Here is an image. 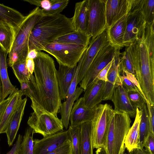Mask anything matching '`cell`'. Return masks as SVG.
<instances>
[{
  "label": "cell",
  "mask_w": 154,
  "mask_h": 154,
  "mask_svg": "<svg viewBox=\"0 0 154 154\" xmlns=\"http://www.w3.org/2000/svg\"><path fill=\"white\" fill-rule=\"evenodd\" d=\"M34 59L37 97L35 103L42 109L57 116L61 103L53 59L41 51Z\"/></svg>",
  "instance_id": "cell-1"
},
{
  "label": "cell",
  "mask_w": 154,
  "mask_h": 154,
  "mask_svg": "<svg viewBox=\"0 0 154 154\" xmlns=\"http://www.w3.org/2000/svg\"><path fill=\"white\" fill-rule=\"evenodd\" d=\"M74 31L72 18L61 14L42 16L30 33L29 51L43 50L57 38Z\"/></svg>",
  "instance_id": "cell-2"
},
{
  "label": "cell",
  "mask_w": 154,
  "mask_h": 154,
  "mask_svg": "<svg viewBox=\"0 0 154 154\" xmlns=\"http://www.w3.org/2000/svg\"><path fill=\"white\" fill-rule=\"evenodd\" d=\"M106 114L109 123L104 149L107 154H120L122 150L125 148L124 141L131 121L128 114L115 111L108 104Z\"/></svg>",
  "instance_id": "cell-3"
},
{
  "label": "cell",
  "mask_w": 154,
  "mask_h": 154,
  "mask_svg": "<svg viewBox=\"0 0 154 154\" xmlns=\"http://www.w3.org/2000/svg\"><path fill=\"white\" fill-rule=\"evenodd\" d=\"M41 9L36 7L32 10L15 31L12 45L8 53V64L12 67L16 62L26 60L29 52L28 41L34 26L42 16Z\"/></svg>",
  "instance_id": "cell-4"
},
{
  "label": "cell",
  "mask_w": 154,
  "mask_h": 154,
  "mask_svg": "<svg viewBox=\"0 0 154 154\" xmlns=\"http://www.w3.org/2000/svg\"><path fill=\"white\" fill-rule=\"evenodd\" d=\"M138 41L140 57L134 63L135 74L146 98L154 106V62L150 59L145 43Z\"/></svg>",
  "instance_id": "cell-5"
},
{
  "label": "cell",
  "mask_w": 154,
  "mask_h": 154,
  "mask_svg": "<svg viewBox=\"0 0 154 154\" xmlns=\"http://www.w3.org/2000/svg\"><path fill=\"white\" fill-rule=\"evenodd\" d=\"M31 106L33 112L31 114L27 124L34 131L43 137L53 135L63 130L60 119L42 109L32 100Z\"/></svg>",
  "instance_id": "cell-6"
},
{
  "label": "cell",
  "mask_w": 154,
  "mask_h": 154,
  "mask_svg": "<svg viewBox=\"0 0 154 154\" xmlns=\"http://www.w3.org/2000/svg\"><path fill=\"white\" fill-rule=\"evenodd\" d=\"M88 46L54 42L43 51L53 56L59 65L72 67L77 65Z\"/></svg>",
  "instance_id": "cell-7"
},
{
  "label": "cell",
  "mask_w": 154,
  "mask_h": 154,
  "mask_svg": "<svg viewBox=\"0 0 154 154\" xmlns=\"http://www.w3.org/2000/svg\"><path fill=\"white\" fill-rule=\"evenodd\" d=\"M121 48L109 42L100 50L79 83L80 87L84 91L96 79L100 72L120 52Z\"/></svg>",
  "instance_id": "cell-8"
},
{
  "label": "cell",
  "mask_w": 154,
  "mask_h": 154,
  "mask_svg": "<svg viewBox=\"0 0 154 154\" xmlns=\"http://www.w3.org/2000/svg\"><path fill=\"white\" fill-rule=\"evenodd\" d=\"M107 103L96 106L94 116L91 122V140L93 149L104 148L109 126L106 114Z\"/></svg>",
  "instance_id": "cell-9"
},
{
  "label": "cell",
  "mask_w": 154,
  "mask_h": 154,
  "mask_svg": "<svg viewBox=\"0 0 154 154\" xmlns=\"http://www.w3.org/2000/svg\"><path fill=\"white\" fill-rule=\"evenodd\" d=\"M106 0H89L87 33L94 38L107 29L105 15Z\"/></svg>",
  "instance_id": "cell-10"
},
{
  "label": "cell",
  "mask_w": 154,
  "mask_h": 154,
  "mask_svg": "<svg viewBox=\"0 0 154 154\" xmlns=\"http://www.w3.org/2000/svg\"><path fill=\"white\" fill-rule=\"evenodd\" d=\"M109 43L106 29L94 38H91L85 52L77 77V85L80 83L100 50Z\"/></svg>",
  "instance_id": "cell-11"
},
{
  "label": "cell",
  "mask_w": 154,
  "mask_h": 154,
  "mask_svg": "<svg viewBox=\"0 0 154 154\" xmlns=\"http://www.w3.org/2000/svg\"><path fill=\"white\" fill-rule=\"evenodd\" d=\"M126 21L123 45L127 47L141 40L146 23L141 12L127 14Z\"/></svg>",
  "instance_id": "cell-12"
},
{
  "label": "cell",
  "mask_w": 154,
  "mask_h": 154,
  "mask_svg": "<svg viewBox=\"0 0 154 154\" xmlns=\"http://www.w3.org/2000/svg\"><path fill=\"white\" fill-rule=\"evenodd\" d=\"M68 139V131H63L34 141V154H47L62 145Z\"/></svg>",
  "instance_id": "cell-13"
},
{
  "label": "cell",
  "mask_w": 154,
  "mask_h": 154,
  "mask_svg": "<svg viewBox=\"0 0 154 154\" xmlns=\"http://www.w3.org/2000/svg\"><path fill=\"white\" fill-rule=\"evenodd\" d=\"M96 106L93 108H90L85 104L83 97L78 99L74 103L70 112L69 118L70 126H77L91 122L94 116Z\"/></svg>",
  "instance_id": "cell-14"
},
{
  "label": "cell",
  "mask_w": 154,
  "mask_h": 154,
  "mask_svg": "<svg viewBox=\"0 0 154 154\" xmlns=\"http://www.w3.org/2000/svg\"><path fill=\"white\" fill-rule=\"evenodd\" d=\"M128 0H106L105 15L107 28L127 14Z\"/></svg>",
  "instance_id": "cell-15"
},
{
  "label": "cell",
  "mask_w": 154,
  "mask_h": 154,
  "mask_svg": "<svg viewBox=\"0 0 154 154\" xmlns=\"http://www.w3.org/2000/svg\"><path fill=\"white\" fill-rule=\"evenodd\" d=\"M111 100L114 104V111L126 112L131 118L135 117L136 109L131 105L127 92L122 85L115 88Z\"/></svg>",
  "instance_id": "cell-16"
},
{
  "label": "cell",
  "mask_w": 154,
  "mask_h": 154,
  "mask_svg": "<svg viewBox=\"0 0 154 154\" xmlns=\"http://www.w3.org/2000/svg\"><path fill=\"white\" fill-rule=\"evenodd\" d=\"M120 54V52L112 60L105 82L103 100H111L115 88L122 85L118 71Z\"/></svg>",
  "instance_id": "cell-17"
},
{
  "label": "cell",
  "mask_w": 154,
  "mask_h": 154,
  "mask_svg": "<svg viewBox=\"0 0 154 154\" xmlns=\"http://www.w3.org/2000/svg\"><path fill=\"white\" fill-rule=\"evenodd\" d=\"M105 82L96 79L86 88L83 97L85 104L93 108L103 100Z\"/></svg>",
  "instance_id": "cell-18"
},
{
  "label": "cell",
  "mask_w": 154,
  "mask_h": 154,
  "mask_svg": "<svg viewBox=\"0 0 154 154\" xmlns=\"http://www.w3.org/2000/svg\"><path fill=\"white\" fill-rule=\"evenodd\" d=\"M89 0L75 3L72 22L75 31L87 33L89 15Z\"/></svg>",
  "instance_id": "cell-19"
},
{
  "label": "cell",
  "mask_w": 154,
  "mask_h": 154,
  "mask_svg": "<svg viewBox=\"0 0 154 154\" xmlns=\"http://www.w3.org/2000/svg\"><path fill=\"white\" fill-rule=\"evenodd\" d=\"M77 66L71 67L59 65L58 69L57 71V75L61 100L66 98Z\"/></svg>",
  "instance_id": "cell-20"
},
{
  "label": "cell",
  "mask_w": 154,
  "mask_h": 154,
  "mask_svg": "<svg viewBox=\"0 0 154 154\" xmlns=\"http://www.w3.org/2000/svg\"><path fill=\"white\" fill-rule=\"evenodd\" d=\"M126 16L125 15L110 27L106 31L110 43L121 48L123 47L124 38L126 27Z\"/></svg>",
  "instance_id": "cell-21"
},
{
  "label": "cell",
  "mask_w": 154,
  "mask_h": 154,
  "mask_svg": "<svg viewBox=\"0 0 154 154\" xmlns=\"http://www.w3.org/2000/svg\"><path fill=\"white\" fill-rule=\"evenodd\" d=\"M27 100L26 98L21 100L7 129L5 133L9 146L12 145L15 139L23 115Z\"/></svg>",
  "instance_id": "cell-22"
},
{
  "label": "cell",
  "mask_w": 154,
  "mask_h": 154,
  "mask_svg": "<svg viewBox=\"0 0 154 154\" xmlns=\"http://www.w3.org/2000/svg\"><path fill=\"white\" fill-rule=\"evenodd\" d=\"M25 17L17 10L0 4V24L9 25L15 31Z\"/></svg>",
  "instance_id": "cell-23"
},
{
  "label": "cell",
  "mask_w": 154,
  "mask_h": 154,
  "mask_svg": "<svg viewBox=\"0 0 154 154\" xmlns=\"http://www.w3.org/2000/svg\"><path fill=\"white\" fill-rule=\"evenodd\" d=\"M136 109L134 122L128 130L124 141L125 147L129 152L134 149H139V125L141 113L140 110L138 108Z\"/></svg>",
  "instance_id": "cell-24"
},
{
  "label": "cell",
  "mask_w": 154,
  "mask_h": 154,
  "mask_svg": "<svg viewBox=\"0 0 154 154\" xmlns=\"http://www.w3.org/2000/svg\"><path fill=\"white\" fill-rule=\"evenodd\" d=\"M22 95L20 91L16 88L14 94L7 107L0 122V134L6 133L17 107L22 99Z\"/></svg>",
  "instance_id": "cell-25"
},
{
  "label": "cell",
  "mask_w": 154,
  "mask_h": 154,
  "mask_svg": "<svg viewBox=\"0 0 154 154\" xmlns=\"http://www.w3.org/2000/svg\"><path fill=\"white\" fill-rule=\"evenodd\" d=\"M8 53L0 48V76L3 87V97L5 100L13 93L16 88L11 83L7 71V57Z\"/></svg>",
  "instance_id": "cell-26"
},
{
  "label": "cell",
  "mask_w": 154,
  "mask_h": 154,
  "mask_svg": "<svg viewBox=\"0 0 154 154\" xmlns=\"http://www.w3.org/2000/svg\"><path fill=\"white\" fill-rule=\"evenodd\" d=\"M83 91L84 90L80 87H77L73 94L71 96L67 97L66 100L60 105L59 111L61 116L60 119L66 129L68 128L70 114L74 102L79 99Z\"/></svg>",
  "instance_id": "cell-27"
},
{
  "label": "cell",
  "mask_w": 154,
  "mask_h": 154,
  "mask_svg": "<svg viewBox=\"0 0 154 154\" xmlns=\"http://www.w3.org/2000/svg\"><path fill=\"white\" fill-rule=\"evenodd\" d=\"M91 38L87 33L75 31L57 38L54 42L88 46Z\"/></svg>",
  "instance_id": "cell-28"
},
{
  "label": "cell",
  "mask_w": 154,
  "mask_h": 154,
  "mask_svg": "<svg viewBox=\"0 0 154 154\" xmlns=\"http://www.w3.org/2000/svg\"><path fill=\"white\" fill-rule=\"evenodd\" d=\"M15 31L9 25L0 24V48L8 54L13 42Z\"/></svg>",
  "instance_id": "cell-29"
},
{
  "label": "cell",
  "mask_w": 154,
  "mask_h": 154,
  "mask_svg": "<svg viewBox=\"0 0 154 154\" xmlns=\"http://www.w3.org/2000/svg\"><path fill=\"white\" fill-rule=\"evenodd\" d=\"M91 122L81 125V154H93L91 140Z\"/></svg>",
  "instance_id": "cell-30"
},
{
  "label": "cell",
  "mask_w": 154,
  "mask_h": 154,
  "mask_svg": "<svg viewBox=\"0 0 154 154\" xmlns=\"http://www.w3.org/2000/svg\"><path fill=\"white\" fill-rule=\"evenodd\" d=\"M118 71L121 75L125 74V71L135 75L133 58L129 46L126 47L125 51L121 53Z\"/></svg>",
  "instance_id": "cell-31"
},
{
  "label": "cell",
  "mask_w": 154,
  "mask_h": 154,
  "mask_svg": "<svg viewBox=\"0 0 154 154\" xmlns=\"http://www.w3.org/2000/svg\"><path fill=\"white\" fill-rule=\"evenodd\" d=\"M81 125L77 126H71L70 125L67 130L68 139L71 141L72 145L71 154H81Z\"/></svg>",
  "instance_id": "cell-32"
},
{
  "label": "cell",
  "mask_w": 154,
  "mask_h": 154,
  "mask_svg": "<svg viewBox=\"0 0 154 154\" xmlns=\"http://www.w3.org/2000/svg\"><path fill=\"white\" fill-rule=\"evenodd\" d=\"M141 117L139 125V149L143 148V144L145 139L150 133L149 125L146 103L140 109Z\"/></svg>",
  "instance_id": "cell-33"
},
{
  "label": "cell",
  "mask_w": 154,
  "mask_h": 154,
  "mask_svg": "<svg viewBox=\"0 0 154 154\" xmlns=\"http://www.w3.org/2000/svg\"><path fill=\"white\" fill-rule=\"evenodd\" d=\"M154 22L150 25L146 24L140 41L146 45L150 58L154 62Z\"/></svg>",
  "instance_id": "cell-34"
},
{
  "label": "cell",
  "mask_w": 154,
  "mask_h": 154,
  "mask_svg": "<svg viewBox=\"0 0 154 154\" xmlns=\"http://www.w3.org/2000/svg\"><path fill=\"white\" fill-rule=\"evenodd\" d=\"M33 130L29 127L26 130L18 154H34Z\"/></svg>",
  "instance_id": "cell-35"
},
{
  "label": "cell",
  "mask_w": 154,
  "mask_h": 154,
  "mask_svg": "<svg viewBox=\"0 0 154 154\" xmlns=\"http://www.w3.org/2000/svg\"><path fill=\"white\" fill-rule=\"evenodd\" d=\"M20 90L22 95H26L29 97L31 100L36 102L37 94L35 83V78L33 74H30L29 80L20 83Z\"/></svg>",
  "instance_id": "cell-36"
},
{
  "label": "cell",
  "mask_w": 154,
  "mask_h": 154,
  "mask_svg": "<svg viewBox=\"0 0 154 154\" xmlns=\"http://www.w3.org/2000/svg\"><path fill=\"white\" fill-rule=\"evenodd\" d=\"M26 60H24L17 61L11 67L15 75L20 83L29 80L30 73L26 67Z\"/></svg>",
  "instance_id": "cell-37"
},
{
  "label": "cell",
  "mask_w": 154,
  "mask_h": 154,
  "mask_svg": "<svg viewBox=\"0 0 154 154\" xmlns=\"http://www.w3.org/2000/svg\"><path fill=\"white\" fill-rule=\"evenodd\" d=\"M51 6L48 10L41 9L42 16L55 15L60 14L67 6L69 0H51Z\"/></svg>",
  "instance_id": "cell-38"
},
{
  "label": "cell",
  "mask_w": 154,
  "mask_h": 154,
  "mask_svg": "<svg viewBox=\"0 0 154 154\" xmlns=\"http://www.w3.org/2000/svg\"><path fill=\"white\" fill-rule=\"evenodd\" d=\"M154 0H145L141 13L146 24L154 22Z\"/></svg>",
  "instance_id": "cell-39"
},
{
  "label": "cell",
  "mask_w": 154,
  "mask_h": 154,
  "mask_svg": "<svg viewBox=\"0 0 154 154\" xmlns=\"http://www.w3.org/2000/svg\"><path fill=\"white\" fill-rule=\"evenodd\" d=\"M128 95L132 106L135 108L140 109L146 103L145 99L140 92L137 91L127 92Z\"/></svg>",
  "instance_id": "cell-40"
},
{
  "label": "cell",
  "mask_w": 154,
  "mask_h": 154,
  "mask_svg": "<svg viewBox=\"0 0 154 154\" xmlns=\"http://www.w3.org/2000/svg\"><path fill=\"white\" fill-rule=\"evenodd\" d=\"M145 0H128L127 14L141 12Z\"/></svg>",
  "instance_id": "cell-41"
},
{
  "label": "cell",
  "mask_w": 154,
  "mask_h": 154,
  "mask_svg": "<svg viewBox=\"0 0 154 154\" xmlns=\"http://www.w3.org/2000/svg\"><path fill=\"white\" fill-rule=\"evenodd\" d=\"M85 52L82 57L78 63L76 71L74 75L72 82L69 88L67 97H69L72 95L75 91L77 88L78 75L80 69V66L84 59Z\"/></svg>",
  "instance_id": "cell-42"
},
{
  "label": "cell",
  "mask_w": 154,
  "mask_h": 154,
  "mask_svg": "<svg viewBox=\"0 0 154 154\" xmlns=\"http://www.w3.org/2000/svg\"><path fill=\"white\" fill-rule=\"evenodd\" d=\"M72 152L71 143L68 139L60 147L47 154H71Z\"/></svg>",
  "instance_id": "cell-43"
},
{
  "label": "cell",
  "mask_w": 154,
  "mask_h": 154,
  "mask_svg": "<svg viewBox=\"0 0 154 154\" xmlns=\"http://www.w3.org/2000/svg\"><path fill=\"white\" fill-rule=\"evenodd\" d=\"M120 77L122 85L127 92L137 91L140 92L137 87L127 79L125 74L120 75Z\"/></svg>",
  "instance_id": "cell-44"
},
{
  "label": "cell",
  "mask_w": 154,
  "mask_h": 154,
  "mask_svg": "<svg viewBox=\"0 0 154 154\" xmlns=\"http://www.w3.org/2000/svg\"><path fill=\"white\" fill-rule=\"evenodd\" d=\"M146 104L148 116L150 132L154 135V106L152 105L148 100L146 101Z\"/></svg>",
  "instance_id": "cell-45"
},
{
  "label": "cell",
  "mask_w": 154,
  "mask_h": 154,
  "mask_svg": "<svg viewBox=\"0 0 154 154\" xmlns=\"http://www.w3.org/2000/svg\"><path fill=\"white\" fill-rule=\"evenodd\" d=\"M143 147L150 154H154V135L150 133L145 139Z\"/></svg>",
  "instance_id": "cell-46"
},
{
  "label": "cell",
  "mask_w": 154,
  "mask_h": 154,
  "mask_svg": "<svg viewBox=\"0 0 154 154\" xmlns=\"http://www.w3.org/2000/svg\"><path fill=\"white\" fill-rule=\"evenodd\" d=\"M15 90L13 93L10 94L7 98L5 99L0 103V122L2 119L7 107L14 94Z\"/></svg>",
  "instance_id": "cell-47"
},
{
  "label": "cell",
  "mask_w": 154,
  "mask_h": 154,
  "mask_svg": "<svg viewBox=\"0 0 154 154\" xmlns=\"http://www.w3.org/2000/svg\"><path fill=\"white\" fill-rule=\"evenodd\" d=\"M23 137L20 134L18 135L17 139L11 150L7 154H16L20 149L22 143Z\"/></svg>",
  "instance_id": "cell-48"
},
{
  "label": "cell",
  "mask_w": 154,
  "mask_h": 154,
  "mask_svg": "<svg viewBox=\"0 0 154 154\" xmlns=\"http://www.w3.org/2000/svg\"><path fill=\"white\" fill-rule=\"evenodd\" d=\"M125 74L127 77V79L133 83L138 88L140 92L143 96L146 101L147 100L143 94L140 88L139 82L136 77H135L134 75L129 73L127 71H125Z\"/></svg>",
  "instance_id": "cell-49"
},
{
  "label": "cell",
  "mask_w": 154,
  "mask_h": 154,
  "mask_svg": "<svg viewBox=\"0 0 154 154\" xmlns=\"http://www.w3.org/2000/svg\"><path fill=\"white\" fill-rule=\"evenodd\" d=\"M112 62V61L100 72L96 79L105 82L107 81V74L111 65Z\"/></svg>",
  "instance_id": "cell-50"
},
{
  "label": "cell",
  "mask_w": 154,
  "mask_h": 154,
  "mask_svg": "<svg viewBox=\"0 0 154 154\" xmlns=\"http://www.w3.org/2000/svg\"><path fill=\"white\" fill-rule=\"evenodd\" d=\"M26 65L29 72L30 74H32L34 72L35 68V63L34 60L30 59H26Z\"/></svg>",
  "instance_id": "cell-51"
},
{
  "label": "cell",
  "mask_w": 154,
  "mask_h": 154,
  "mask_svg": "<svg viewBox=\"0 0 154 154\" xmlns=\"http://www.w3.org/2000/svg\"><path fill=\"white\" fill-rule=\"evenodd\" d=\"M51 4L50 0H41V6L42 9L45 10H48L51 7Z\"/></svg>",
  "instance_id": "cell-52"
},
{
  "label": "cell",
  "mask_w": 154,
  "mask_h": 154,
  "mask_svg": "<svg viewBox=\"0 0 154 154\" xmlns=\"http://www.w3.org/2000/svg\"><path fill=\"white\" fill-rule=\"evenodd\" d=\"M38 51L34 49H32L29 51L26 59H30L34 60L37 57Z\"/></svg>",
  "instance_id": "cell-53"
},
{
  "label": "cell",
  "mask_w": 154,
  "mask_h": 154,
  "mask_svg": "<svg viewBox=\"0 0 154 154\" xmlns=\"http://www.w3.org/2000/svg\"><path fill=\"white\" fill-rule=\"evenodd\" d=\"M24 1L26 2L31 5H35L37 7H40L41 6V0H24Z\"/></svg>",
  "instance_id": "cell-54"
},
{
  "label": "cell",
  "mask_w": 154,
  "mask_h": 154,
  "mask_svg": "<svg viewBox=\"0 0 154 154\" xmlns=\"http://www.w3.org/2000/svg\"><path fill=\"white\" fill-rule=\"evenodd\" d=\"M4 99L3 97V87L2 80L0 76V103Z\"/></svg>",
  "instance_id": "cell-55"
},
{
  "label": "cell",
  "mask_w": 154,
  "mask_h": 154,
  "mask_svg": "<svg viewBox=\"0 0 154 154\" xmlns=\"http://www.w3.org/2000/svg\"><path fill=\"white\" fill-rule=\"evenodd\" d=\"M137 154H150L145 149H137Z\"/></svg>",
  "instance_id": "cell-56"
},
{
  "label": "cell",
  "mask_w": 154,
  "mask_h": 154,
  "mask_svg": "<svg viewBox=\"0 0 154 154\" xmlns=\"http://www.w3.org/2000/svg\"><path fill=\"white\" fill-rule=\"evenodd\" d=\"M96 154H107L103 148H100L97 149L96 151Z\"/></svg>",
  "instance_id": "cell-57"
},
{
  "label": "cell",
  "mask_w": 154,
  "mask_h": 154,
  "mask_svg": "<svg viewBox=\"0 0 154 154\" xmlns=\"http://www.w3.org/2000/svg\"><path fill=\"white\" fill-rule=\"evenodd\" d=\"M129 154H137V149H134L130 152Z\"/></svg>",
  "instance_id": "cell-58"
},
{
  "label": "cell",
  "mask_w": 154,
  "mask_h": 154,
  "mask_svg": "<svg viewBox=\"0 0 154 154\" xmlns=\"http://www.w3.org/2000/svg\"><path fill=\"white\" fill-rule=\"evenodd\" d=\"M125 149H123L122 150L120 154H127L125 152Z\"/></svg>",
  "instance_id": "cell-59"
},
{
  "label": "cell",
  "mask_w": 154,
  "mask_h": 154,
  "mask_svg": "<svg viewBox=\"0 0 154 154\" xmlns=\"http://www.w3.org/2000/svg\"><path fill=\"white\" fill-rule=\"evenodd\" d=\"M16 154H17V153H16Z\"/></svg>",
  "instance_id": "cell-60"
}]
</instances>
